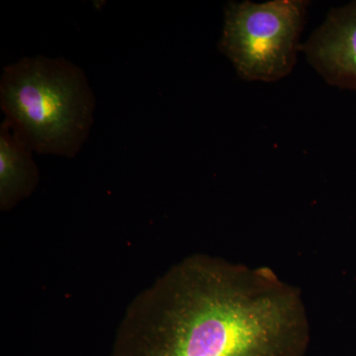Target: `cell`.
I'll return each mask as SVG.
<instances>
[{"instance_id": "cell-5", "label": "cell", "mask_w": 356, "mask_h": 356, "mask_svg": "<svg viewBox=\"0 0 356 356\" xmlns=\"http://www.w3.org/2000/svg\"><path fill=\"white\" fill-rule=\"evenodd\" d=\"M33 149L8 120L0 127V208L13 209L34 191L39 172Z\"/></svg>"}, {"instance_id": "cell-1", "label": "cell", "mask_w": 356, "mask_h": 356, "mask_svg": "<svg viewBox=\"0 0 356 356\" xmlns=\"http://www.w3.org/2000/svg\"><path fill=\"white\" fill-rule=\"evenodd\" d=\"M301 291L267 266L192 254L129 306L110 356H305Z\"/></svg>"}, {"instance_id": "cell-2", "label": "cell", "mask_w": 356, "mask_h": 356, "mask_svg": "<svg viewBox=\"0 0 356 356\" xmlns=\"http://www.w3.org/2000/svg\"><path fill=\"white\" fill-rule=\"evenodd\" d=\"M0 106L33 151L72 158L92 127L95 98L83 70L39 56L4 67Z\"/></svg>"}, {"instance_id": "cell-4", "label": "cell", "mask_w": 356, "mask_h": 356, "mask_svg": "<svg viewBox=\"0 0 356 356\" xmlns=\"http://www.w3.org/2000/svg\"><path fill=\"white\" fill-rule=\"evenodd\" d=\"M301 51L327 83L356 91V1L332 9Z\"/></svg>"}, {"instance_id": "cell-3", "label": "cell", "mask_w": 356, "mask_h": 356, "mask_svg": "<svg viewBox=\"0 0 356 356\" xmlns=\"http://www.w3.org/2000/svg\"><path fill=\"white\" fill-rule=\"evenodd\" d=\"M308 2H229L220 50L247 81L271 83L291 72L301 51L300 34Z\"/></svg>"}]
</instances>
